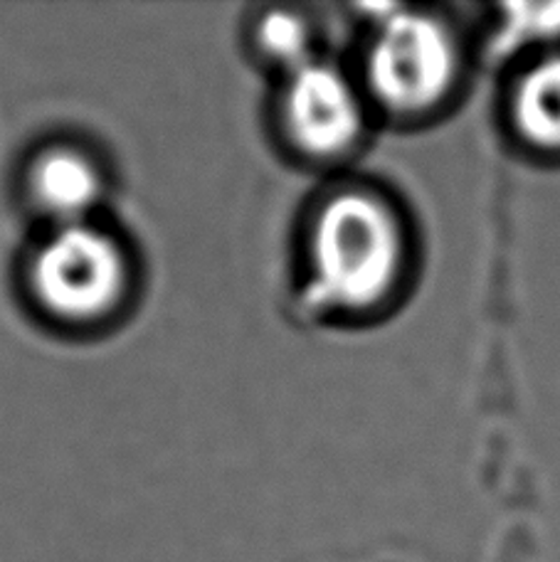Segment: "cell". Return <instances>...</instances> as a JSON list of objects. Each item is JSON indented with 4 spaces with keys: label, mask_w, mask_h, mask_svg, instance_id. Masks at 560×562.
<instances>
[{
    "label": "cell",
    "mask_w": 560,
    "mask_h": 562,
    "mask_svg": "<svg viewBox=\"0 0 560 562\" xmlns=\"http://www.w3.org/2000/svg\"><path fill=\"white\" fill-rule=\"evenodd\" d=\"M403 239L390 210L371 195L332 200L316 223L314 267L318 286L341 306L383 299L400 269Z\"/></svg>",
    "instance_id": "cell-1"
},
{
    "label": "cell",
    "mask_w": 560,
    "mask_h": 562,
    "mask_svg": "<svg viewBox=\"0 0 560 562\" xmlns=\"http://www.w3.org/2000/svg\"><path fill=\"white\" fill-rule=\"evenodd\" d=\"M33 284L43 304L65 318H94L114 304L124 284V259L114 239L85 223L63 225L40 247Z\"/></svg>",
    "instance_id": "cell-2"
},
{
    "label": "cell",
    "mask_w": 560,
    "mask_h": 562,
    "mask_svg": "<svg viewBox=\"0 0 560 562\" xmlns=\"http://www.w3.org/2000/svg\"><path fill=\"white\" fill-rule=\"evenodd\" d=\"M455 47L433 18L397 13L385 20L368 59L380 102L397 112H419L447 94L455 79Z\"/></svg>",
    "instance_id": "cell-3"
},
{
    "label": "cell",
    "mask_w": 560,
    "mask_h": 562,
    "mask_svg": "<svg viewBox=\"0 0 560 562\" xmlns=\"http://www.w3.org/2000/svg\"><path fill=\"white\" fill-rule=\"evenodd\" d=\"M287 122L309 154H341L361 134V104L338 69L304 63L292 72L284 94Z\"/></svg>",
    "instance_id": "cell-4"
},
{
    "label": "cell",
    "mask_w": 560,
    "mask_h": 562,
    "mask_svg": "<svg viewBox=\"0 0 560 562\" xmlns=\"http://www.w3.org/2000/svg\"><path fill=\"white\" fill-rule=\"evenodd\" d=\"M99 173L75 150H53L33 170L37 205L63 225H77L99 200Z\"/></svg>",
    "instance_id": "cell-5"
},
{
    "label": "cell",
    "mask_w": 560,
    "mask_h": 562,
    "mask_svg": "<svg viewBox=\"0 0 560 562\" xmlns=\"http://www.w3.org/2000/svg\"><path fill=\"white\" fill-rule=\"evenodd\" d=\"M516 124L536 146L560 148V57L546 59L524 79L516 97Z\"/></svg>",
    "instance_id": "cell-6"
},
{
    "label": "cell",
    "mask_w": 560,
    "mask_h": 562,
    "mask_svg": "<svg viewBox=\"0 0 560 562\" xmlns=\"http://www.w3.org/2000/svg\"><path fill=\"white\" fill-rule=\"evenodd\" d=\"M259 43L279 63L302 67L306 63L309 33L302 20L289 13H269L259 27Z\"/></svg>",
    "instance_id": "cell-7"
}]
</instances>
